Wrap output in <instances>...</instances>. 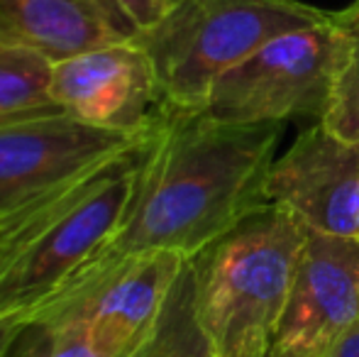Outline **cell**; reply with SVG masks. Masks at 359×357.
I'll use <instances>...</instances> for the list:
<instances>
[{
	"label": "cell",
	"mask_w": 359,
	"mask_h": 357,
	"mask_svg": "<svg viewBox=\"0 0 359 357\" xmlns=\"http://www.w3.org/2000/svg\"><path fill=\"white\" fill-rule=\"evenodd\" d=\"M330 20L266 42L213 83L203 113L227 125H271L325 115L332 86Z\"/></svg>",
	"instance_id": "5"
},
{
	"label": "cell",
	"mask_w": 359,
	"mask_h": 357,
	"mask_svg": "<svg viewBox=\"0 0 359 357\" xmlns=\"http://www.w3.org/2000/svg\"><path fill=\"white\" fill-rule=\"evenodd\" d=\"M186 262L166 250L108 257L34 321L81 325L105 357H133L154 333Z\"/></svg>",
	"instance_id": "6"
},
{
	"label": "cell",
	"mask_w": 359,
	"mask_h": 357,
	"mask_svg": "<svg viewBox=\"0 0 359 357\" xmlns=\"http://www.w3.org/2000/svg\"><path fill=\"white\" fill-rule=\"evenodd\" d=\"M5 357H59V328L49 321H32L20 325Z\"/></svg>",
	"instance_id": "15"
},
{
	"label": "cell",
	"mask_w": 359,
	"mask_h": 357,
	"mask_svg": "<svg viewBox=\"0 0 359 357\" xmlns=\"http://www.w3.org/2000/svg\"><path fill=\"white\" fill-rule=\"evenodd\" d=\"M335 62L332 86L320 123L340 137L359 142V0L330 13Z\"/></svg>",
	"instance_id": "13"
},
{
	"label": "cell",
	"mask_w": 359,
	"mask_h": 357,
	"mask_svg": "<svg viewBox=\"0 0 359 357\" xmlns=\"http://www.w3.org/2000/svg\"><path fill=\"white\" fill-rule=\"evenodd\" d=\"M359 325V238L308 228L266 357H332Z\"/></svg>",
	"instance_id": "7"
},
{
	"label": "cell",
	"mask_w": 359,
	"mask_h": 357,
	"mask_svg": "<svg viewBox=\"0 0 359 357\" xmlns=\"http://www.w3.org/2000/svg\"><path fill=\"white\" fill-rule=\"evenodd\" d=\"M144 137L93 128L67 113L0 125V213L86 177Z\"/></svg>",
	"instance_id": "8"
},
{
	"label": "cell",
	"mask_w": 359,
	"mask_h": 357,
	"mask_svg": "<svg viewBox=\"0 0 359 357\" xmlns=\"http://www.w3.org/2000/svg\"><path fill=\"white\" fill-rule=\"evenodd\" d=\"M140 144L44 194L3 245L0 325L32 323L108 260L135 194Z\"/></svg>",
	"instance_id": "2"
},
{
	"label": "cell",
	"mask_w": 359,
	"mask_h": 357,
	"mask_svg": "<svg viewBox=\"0 0 359 357\" xmlns=\"http://www.w3.org/2000/svg\"><path fill=\"white\" fill-rule=\"evenodd\" d=\"M18 333H20V325H13V323L0 325V357L8 355L10 345H13V340L18 338Z\"/></svg>",
	"instance_id": "18"
},
{
	"label": "cell",
	"mask_w": 359,
	"mask_h": 357,
	"mask_svg": "<svg viewBox=\"0 0 359 357\" xmlns=\"http://www.w3.org/2000/svg\"><path fill=\"white\" fill-rule=\"evenodd\" d=\"M308 228L262 206L191 257L198 321L215 357H266L284 316Z\"/></svg>",
	"instance_id": "3"
},
{
	"label": "cell",
	"mask_w": 359,
	"mask_h": 357,
	"mask_svg": "<svg viewBox=\"0 0 359 357\" xmlns=\"http://www.w3.org/2000/svg\"><path fill=\"white\" fill-rule=\"evenodd\" d=\"M52 95L72 118L130 137H144L166 108L151 59L137 39L54 64Z\"/></svg>",
	"instance_id": "9"
},
{
	"label": "cell",
	"mask_w": 359,
	"mask_h": 357,
	"mask_svg": "<svg viewBox=\"0 0 359 357\" xmlns=\"http://www.w3.org/2000/svg\"><path fill=\"white\" fill-rule=\"evenodd\" d=\"M118 3L133 18V22L140 27V32H144V29L154 27L166 13H171L181 0H118Z\"/></svg>",
	"instance_id": "16"
},
{
	"label": "cell",
	"mask_w": 359,
	"mask_h": 357,
	"mask_svg": "<svg viewBox=\"0 0 359 357\" xmlns=\"http://www.w3.org/2000/svg\"><path fill=\"white\" fill-rule=\"evenodd\" d=\"M264 198L311 230L359 238V142L318 120L271 162Z\"/></svg>",
	"instance_id": "10"
},
{
	"label": "cell",
	"mask_w": 359,
	"mask_h": 357,
	"mask_svg": "<svg viewBox=\"0 0 359 357\" xmlns=\"http://www.w3.org/2000/svg\"><path fill=\"white\" fill-rule=\"evenodd\" d=\"M284 123L227 125L203 110L164 113L140 144L128 218L108 257L166 250L191 260L266 206Z\"/></svg>",
	"instance_id": "1"
},
{
	"label": "cell",
	"mask_w": 359,
	"mask_h": 357,
	"mask_svg": "<svg viewBox=\"0 0 359 357\" xmlns=\"http://www.w3.org/2000/svg\"><path fill=\"white\" fill-rule=\"evenodd\" d=\"M52 74L47 57L0 39V125L64 113L54 103Z\"/></svg>",
	"instance_id": "12"
},
{
	"label": "cell",
	"mask_w": 359,
	"mask_h": 357,
	"mask_svg": "<svg viewBox=\"0 0 359 357\" xmlns=\"http://www.w3.org/2000/svg\"><path fill=\"white\" fill-rule=\"evenodd\" d=\"M137 37L140 27L118 0H0V39L52 64Z\"/></svg>",
	"instance_id": "11"
},
{
	"label": "cell",
	"mask_w": 359,
	"mask_h": 357,
	"mask_svg": "<svg viewBox=\"0 0 359 357\" xmlns=\"http://www.w3.org/2000/svg\"><path fill=\"white\" fill-rule=\"evenodd\" d=\"M330 20L298 0H181L137 42L149 54L164 100L201 110L217 79L266 42Z\"/></svg>",
	"instance_id": "4"
},
{
	"label": "cell",
	"mask_w": 359,
	"mask_h": 357,
	"mask_svg": "<svg viewBox=\"0 0 359 357\" xmlns=\"http://www.w3.org/2000/svg\"><path fill=\"white\" fill-rule=\"evenodd\" d=\"M133 357H215L196 311L191 262L181 269L154 333Z\"/></svg>",
	"instance_id": "14"
},
{
	"label": "cell",
	"mask_w": 359,
	"mask_h": 357,
	"mask_svg": "<svg viewBox=\"0 0 359 357\" xmlns=\"http://www.w3.org/2000/svg\"><path fill=\"white\" fill-rule=\"evenodd\" d=\"M332 357H359V325L340 343V348L332 353Z\"/></svg>",
	"instance_id": "17"
}]
</instances>
